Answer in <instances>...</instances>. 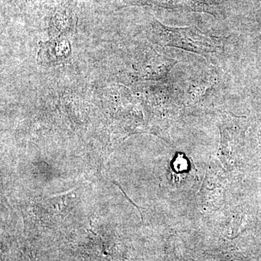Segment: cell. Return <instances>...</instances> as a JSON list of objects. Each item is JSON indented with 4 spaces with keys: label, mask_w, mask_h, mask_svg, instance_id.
<instances>
[{
    "label": "cell",
    "mask_w": 261,
    "mask_h": 261,
    "mask_svg": "<svg viewBox=\"0 0 261 261\" xmlns=\"http://www.w3.org/2000/svg\"><path fill=\"white\" fill-rule=\"evenodd\" d=\"M72 18L65 10H58L51 17L49 33L51 38L61 37L62 34L68 32L71 25Z\"/></svg>",
    "instance_id": "4"
},
{
    "label": "cell",
    "mask_w": 261,
    "mask_h": 261,
    "mask_svg": "<svg viewBox=\"0 0 261 261\" xmlns=\"http://www.w3.org/2000/svg\"><path fill=\"white\" fill-rule=\"evenodd\" d=\"M259 11H261V0H260V8H259Z\"/></svg>",
    "instance_id": "5"
},
{
    "label": "cell",
    "mask_w": 261,
    "mask_h": 261,
    "mask_svg": "<svg viewBox=\"0 0 261 261\" xmlns=\"http://www.w3.org/2000/svg\"><path fill=\"white\" fill-rule=\"evenodd\" d=\"M151 36L154 42L161 46H170L197 54L222 53L224 38L214 37L195 27L173 28L163 25L157 19L151 22Z\"/></svg>",
    "instance_id": "1"
},
{
    "label": "cell",
    "mask_w": 261,
    "mask_h": 261,
    "mask_svg": "<svg viewBox=\"0 0 261 261\" xmlns=\"http://www.w3.org/2000/svg\"><path fill=\"white\" fill-rule=\"evenodd\" d=\"M94 1H99V0H94Z\"/></svg>",
    "instance_id": "6"
},
{
    "label": "cell",
    "mask_w": 261,
    "mask_h": 261,
    "mask_svg": "<svg viewBox=\"0 0 261 261\" xmlns=\"http://www.w3.org/2000/svg\"><path fill=\"white\" fill-rule=\"evenodd\" d=\"M71 54L69 41L65 38H54L42 43L37 55V61L43 66L53 67L66 63Z\"/></svg>",
    "instance_id": "2"
},
{
    "label": "cell",
    "mask_w": 261,
    "mask_h": 261,
    "mask_svg": "<svg viewBox=\"0 0 261 261\" xmlns=\"http://www.w3.org/2000/svg\"><path fill=\"white\" fill-rule=\"evenodd\" d=\"M129 5H150L165 9L214 14L212 0H126Z\"/></svg>",
    "instance_id": "3"
}]
</instances>
